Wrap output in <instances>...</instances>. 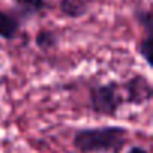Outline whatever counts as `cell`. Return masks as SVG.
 Wrapping results in <instances>:
<instances>
[{"label": "cell", "mask_w": 153, "mask_h": 153, "mask_svg": "<svg viewBox=\"0 0 153 153\" xmlns=\"http://www.w3.org/2000/svg\"><path fill=\"white\" fill-rule=\"evenodd\" d=\"M126 153H149V150L143 146H131L126 150Z\"/></svg>", "instance_id": "10"}, {"label": "cell", "mask_w": 153, "mask_h": 153, "mask_svg": "<svg viewBox=\"0 0 153 153\" xmlns=\"http://www.w3.org/2000/svg\"><path fill=\"white\" fill-rule=\"evenodd\" d=\"M134 18L147 36H153V20H152V9L150 8L137 6L134 9Z\"/></svg>", "instance_id": "8"}, {"label": "cell", "mask_w": 153, "mask_h": 153, "mask_svg": "<svg viewBox=\"0 0 153 153\" xmlns=\"http://www.w3.org/2000/svg\"><path fill=\"white\" fill-rule=\"evenodd\" d=\"M87 104L92 113L102 117H116L125 104L120 84L117 81H108L95 84L89 89Z\"/></svg>", "instance_id": "2"}, {"label": "cell", "mask_w": 153, "mask_h": 153, "mask_svg": "<svg viewBox=\"0 0 153 153\" xmlns=\"http://www.w3.org/2000/svg\"><path fill=\"white\" fill-rule=\"evenodd\" d=\"M129 138V129L119 125L80 128L74 132L72 146L80 153H120Z\"/></svg>", "instance_id": "1"}, {"label": "cell", "mask_w": 153, "mask_h": 153, "mask_svg": "<svg viewBox=\"0 0 153 153\" xmlns=\"http://www.w3.org/2000/svg\"><path fill=\"white\" fill-rule=\"evenodd\" d=\"M14 14L21 23L39 17L48 9V0H12Z\"/></svg>", "instance_id": "4"}, {"label": "cell", "mask_w": 153, "mask_h": 153, "mask_svg": "<svg viewBox=\"0 0 153 153\" xmlns=\"http://www.w3.org/2000/svg\"><path fill=\"white\" fill-rule=\"evenodd\" d=\"M152 38H153V36H147V35H146V36L138 42V45H137V53H138V56L146 62V65H147L149 69L153 68V63H152V48H153V45H152Z\"/></svg>", "instance_id": "9"}, {"label": "cell", "mask_w": 153, "mask_h": 153, "mask_svg": "<svg viewBox=\"0 0 153 153\" xmlns=\"http://www.w3.org/2000/svg\"><path fill=\"white\" fill-rule=\"evenodd\" d=\"M21 21L14 12H8L0 9V39L14 41L21 29Z\"/></svg>", "instance_id": "5"}, {"label": "cell", "mask_w": 153, "mask_h": 153, "mask_svg": "<svg viewBox=\"0 0 153 153\" xmlns=\"http://www.w3.org/2000/svg\"><path fill=\"white\" fill-rule=\"evenodd\" d=\"M60 42V35L51 29H41L35 36V45L42 51L54 50Z\"/></svg>", "instance_id": "7"}, {"label": "cell", "mask_w": 153, "mask_h": 153, "mask_svg": "<svg viewBox=\"0 0 153 153\" xmlns=\"http://www.w3.org/2000/svg\"><path fill=\"white\" fill-rule=\"evenodd\" d=\"M59 11L71 20L83 18L90 11V0H59Z\"/></svg>", "instance_id": "6"}, {"label": "cell", "mask_w": 153, "mask_h": 153, "mask_svg": "<svg viewBox=\"0 0 153 153\" xmlns=\"http://www.w3.org/2000/svg\"><path fill=\"white\" fill-rule=\"evenodd\" d=\"M123 89V99L125 104L141 107L152 101L153 98V86L150 80L143 74H135L131 78H128L122 86Z\"/></svg>", "instance_id": "3"}]
</instances>
